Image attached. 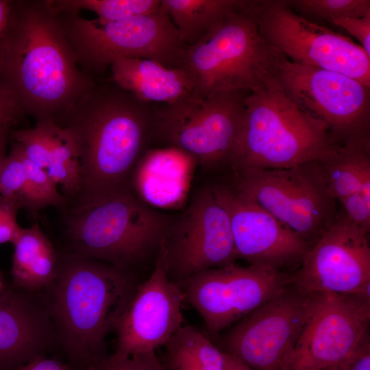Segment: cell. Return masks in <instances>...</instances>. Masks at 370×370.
<instances>
[{"instance_id": "cell-1", "label": "cell", "mask_w": 370, "mask_h": 370, "mask_svg": "<svg viewBox=\"0 0 370 370\" xmlns=\"http://www.w3.org/2000/svg\"><path fill=\"white\" fill-rule=\"evenodd\" d=\"M155 103L97 79L56 123L68 134L80 168L81 189L67 207L132 189L133 173L154 140Z\"/></svg>"}, {"instance_id": "cell-2", "label": "cell", "mask_w": 370, "mask_h": 370, "mask_svg": "<svg viewBox=\"0 0 370 370\" xmlns=\"http://www.w3.org/2000/svg\"><path fill=\"white\" fill-rule=\"evenodd\" d=\"M97 80L77 64L49 0H14L0 84L25 116L56 123Z\"/></svg>"}, {"instance_id": "cell-3", "label": "cell", "mask_w": 370, "mask_h": 370, "mask_svg": "<svg viewBox=\"0 0 370 370\" xmlns=\"http://www.w3.org/2000/svg\"><path fill=\"white\" fill-rule=\"evenodd\" d=\"M138 286L130 272L62 252L54 281L38 293L73 370L97 367L110 355L106 338Z\"/></svg>"}, {"instance_id": "cell-4", "label": "cell", "mask_w": 370, "mask_h": 370, "mask_svg": "<svg viewBox=\"0 0 370 370\" xmlns=\"http://www.w3.org/2000/svg\"><path fill=\"white\" fill-rule=\"evenodd\" d=\"M340 145L321 122L304 113L285 95L275 75L247 94L228 164L234 173L289 168L321 160Z\"/></svg>"}, {"instance_id": "cell-5", "label": "cell", "mask_w": 370, "mask_h": 370, "mask_svg": "<svg viewBox=\"0 0 370 370\" xmlns=\"http://www.w3.org/2000/svg\"><path fill=\"white\" fill-rule=\"evenodd\" d=\"M284 55L262 36L245 1L195 42L186 47L177 68L190 76L193 95L252 92L275 75Z\"/></svg>"}, {"instance_id": "cell-6", "label": "cell", "mask_w": 370, "mask_h": 370, "mask_svg": "<svg viewBox=\"0 0 370 370\" xmlns=\"http://www.w3.org/2000/svg\"><path fill=\"white\" fill-rule=\"evenodd\" d=\"M67 249L64 253L98 260L130 272L168 230L165 218L132 189L62 209Z\"/></svg>"}, {"instance_id": "cell-7", "label": "cell", "mask_w": 370, "mask_h": 370, "mask_svg": "<svg viewBox=\"0 0 370 370\" xmlns=\"http://www.w3.org/2000/svg\"><path fill=\"white\" fill-rule=\"evenodd\" d=\"M56 12L77 64L94 79L105 78L112 63L121 58L149 59L176 68L186 47L162 5L150 14L109 23L79 12Z\"/></svg>"}, {"instance_id": "cell-8", "label": "cell", "mask_w": 370, "mask_h": 370, "mask_svg": "<svg viewBox=\"0 0 370 370\" xmlns=\"http://www.w3.org/2000/svg\"><path fill=\"white\" fill-rule=\"evenodd\" d=\"M231 187L310 247L338 214L336 201L326 188L319 161L284 169H252L234 173Z\"/></svg>"}, {"instance_id": "cell-9", "label": "cell", "mask_w": 370, "mask_h": 370, "mask_svg": "<svg viewBox=\"0 0 370 370\" xmlns=\"http://www.w3.org/2000/svg\"><path fill=\"white\" fill-rule=\"evenodd\" d=\"M249 92L206 97L193 95L170 104H155L154 140L178 149L206 166L227 163L233 153Z\"/></svg>"}, {"instance_id": "cell-10", "label": "cell", "mask_w": 370, "mask_h": 370, "mask_svg": "<svg viewBox=\"0 0 370 370\" xmlns=\"http://www.w3.org/2000/svg\"><path fill=\"white\" fill-rule=\"evenodd\" d=\"M263 38L291 62L337 72L370 87V58L350 38L308 21L287 0H245Z\"/></svg>"}, {"instance_id": "cell-11", "label": "cell", "mask_w": 370, "mask_h": 370, "mask_svg": "<svg viewBox=\"0 0 370 370\" xmlns=\"http://www.w3.org/2000/svg\"><path fill=\"white\" fill-rule=\"evenodd\" d=\"M275 77L285 95L321 122L339 144L370 140V87L337 72L291 62L284 56Z\"/></svg>"}, {"instance_id": "cell-12", "label": "cell", "mask_w": 370, "mask_h": 370, "mask_svg": "<svg viewBox=\"0 0 370 370\" xmlns=\"http://www.w3.org/2000/svg\"><path fill=\"white\" fill-rule=\"evenodd\" d=\"M291 275L233 263L197 272L177 284L185 301L200 314L208 332L216 336L284 292L291 284Z\"/></svg>"}, {"instance_id": "cell-13", "label": "cell", "mask_w": 370, "mask_h": 370, "mask_svg": "<svg viewBox=\"0 0 370 370\" xmlns=\"http://www.w3.org/2000/svg\"><path fill=\"white\" fill-rule=\"evenodd\" d=\"M370 298L317 293L281 370H322L341 364L369 335Z\"/></svg>"}, {"instance_id": "cell-14", "label": "cell", "mask_w": 370, "mask_h": 370, "mask_svg": "<svg viewBox=\"0 0 370 370\" xmlns=\"http://www.w3.org/2000/svg\"><path fill=\"white\" fill-rule=\"evenodd\" d=\"M316 294L291 284L226 330L221 337L224 352L256 370H281Z\"/></svg>"}, {"instance_id": "cell-15", "label": "cell", "mask_w": 370, "mask_h": 370, "mask_svg": "<svg viewBox=\"0 0 370 370\" xmlns=\"http://www.w3.org/2000/svg\"><path fill=\"white\" fill-rule=\"evenodd\" d=\"M291 284L309 293L370 298L369 232L354 223L341 210L292 273Z\"/></svg>"}, {"instance_id": "cell-16", "label": "cell", "mask_w": 370, "mask_h": 370, "mask_svg": "<svg viewBox=\"0 0 370 370\" xmlns=\"http://www.w3.org/2000/svg\"><path fill=\"white\" fill-rule=\"evenodd\" d=\"M169 278L178 283L193 274L235 263L238 258L230 218L212 188L197 194L164 238Z\"/></svg>"}, {"instance_id": "cell-17", "label": "cell", "mask_w": 370, "mask_h": 370, "mask_svg": "<svg viewBox=\"0 0 370 370\" xmlns=\"http://www.w3.org/2000/svg\"><path fill=\"white\" fill-rule=\"evenodd\" d=\"M164 238L152 273L138 285L116 323L113 358L155 352L183 325L185 298L179 284L168 275Z\"/></svg>"}, {"instance_id": "cell-18", "label": "cell", "mask_w": 370, "mask_h": 370, "mask_svg": "<svg viewBox=\"0 0 370 370\" xmlns=\"http://www.w3.org/2000/svg\"><path fill=\"white\" fill-rule=\"evenodd\" d=\"M212 189L228 214L238 258L281 273L299 268L310 248L305 241L231 186Z\"/></svg>"}, {"instance_id": "cell-19", "label": "cell", "mask_w": 370, "mask_h": 370, "mask_svg": "<svg viewBox=\"0 0 370 370\" xmlns=\"http://www.w3.org/2000/svg\"><path fill=\"white\" fill-rule=\"evenodd\" d=\"M56 347L54 326L40 294L5 284L0 293V370H16Z\"/></svg>"}, {"instance_id": "cell-20", "label": "cell", "mask_w": 370, "mask_h": 370, "mask_svg": "<svg viewBox=\"0 0 370 370\" xmlns=\"http://www.w3.org/2000/svg\"><path fill=\"white\" fill-rule=\"evenodd\" d=\"M10 140L17 143L25 157L45 170L67 198L78 195L80 168L67 132L54 122H37L32 127L13 130Z\"/></svg>"}, {"instance_id": "cell-21", "label": "cell", "mask_w": 370, "mask_h": 370, "mask_svg": "<svg viewBox=\"0 0 370 370\" xmlns=\"http://www.w3.org/2000/svg\"><path fill=\"white\" fill-rule=\"evenodd\" d=\"M110 79L139 99L170 104L193 95V85L181 68H168L149 59L121 58L110 66Z\"/></svg>"}, {"instance_id": "cell-22", "label": "cell", "mask_w": 370, "mask_h": 370, "mask_svg": "<svg viewBox=\"0 0 370 370\" xmlns=\"http://www.w3.org/2000/svg\"><path fill=\"white\" fill-rule=\"evenodd\" d=\"M12 284L30 293H40L56 279L60 254L36 222L21 228L12 244Z\"/></svg>"}, {"instance_id": "cell-23", "label": "cell", "mask_w": 370, "mask_h": 370, "mask_svg": "<svg viewBox=\"0 0 370 370\" xmlns=\"http://www.w3.org/2000/svg\"><path fill=\"white\" fill-rule=\"evenodd\" d=\"M319 162L326 188L336 201L358 193L370 204V140L342 144Z\"/></svg>"}, {"instance_id": "cell-24", "label": "cell", "mask_w": 370, "mask_h": 370, "mask_svg": "<svg viewBox=\"0 0 370 370\" xmlns=\"http://www.w3.org/2000/svg\"><path fill=\"white\" fill-rule=\"evenodd\" d=\"M187 47L200 39L238 6L240 0H160Z\"/></svg>"}, {"instance_id": "cell-25", "label": "cell", "mask_w": 370, "mask_h": 370, "mask_svg": "<svg viewBox=\"0 0 370 370\" xmlns=\"http://www.w3.org/2000/svg\"><path fill=\"white\" fill-rule=\"evenodd\" d=\"M166 370H223L224 352L197 328L182 325L164 344Z\"/></svg>"}, {"instance_id": "cell-26", "label": "cell", "mask_w": 370, "mask_h": 370, "mask_svg": "<svg viewBox=\"0 0 370 370\" xmlns=\"http://www.w3.org/2000/svg\"><path fill=\"white\" fill-rule=\"evenodd\" d=\"M56 11L80 12L88 10L102 23L116 22L157 12L160 0H49Z\"/></svg>"}, {"instance_id": "cell-27", "label": "cell", "mask_w": 370, "mask_h": 370, "mask_svg": "<svg viewBox=\"0 0 370 370\" xmlns=\"http://www.w3.org/2000/svg\"><path fill=\"white\" fill-rule=\"evenodd\" d=\"M24 157L27 181L23 208L34 217H36L40 210L48 206L60 210L64 208L67 199L61 193L58 185L45 170L29 160L25 155Z\"/></svg>"}, {"instance_id": "cell-28", "label": "cell", "mask_w": 370, "mask_h": 370, "mask_svg": "<svg viewBox=\"0 0 370 370\" xmlns=\"http://www.w3.org/2000/svg\"><path fill=\"white\" fill-rule=\"evenodd\" d=\"M296 12L310 14L328 22L339 18H360L370 13L369 0H287Z\"/></svg>"}, {"instance_id": "cell-29", "label": "cell", "mask_w": 370, "mask_h": 370, "mask_svg": "<svg viewBox=\"0 0 370 370\" xmlns=\"http://www.w3.org/2000/svg\"><path fill=\"white\" fill-rule=\"evenodd\" d=\"M10 141V152L0 171V195L15 201L21 209L27 181L25 157L20 146Z\"/></svg>"}, {"instance_id": "cell-30", "label": "cell", "mask_w": 370, "mask_h": 370, "mask_svg": "<svg viewBox=\"0 0 370 370\" xmlns=\"http://www.w3.org/2000/svg\"><path fill=\"white\" fill-rule=\"evenodd\" d=\"M98 370H166L155 352L135 354L123 358L110 355L97 367Z\"/></svg>"}, {"instance_id": "cell-31", "label": "cell", "mask_w": 370, "mask_h": 370, "mask_svg": "<svg viewBox=\"0 0 370 370\" xmlns=\"http://www.w3.org/2000/svg\"><path fill=\"white\" fill-rule=\"evenodd\" d=\"M20 209L15 201L0 195V245L13 244L18 238L22 228L16 219Z\"/></svg>"}, {"instance_id": "cell-32", "label": "cell", "mask_w": 370, "mask_h": 370, "mask_svg": "<svg viewBox=\"0 0 370 370\" xmlns=\"http://www.w3.org/2000/svg\"><path fill=\"white\" fill-rule=\"evenodd\" d=\"M342 210L356 225L369 232L370 204H368L360 193H354L341 201Z\"/></svg>"}, {"instance_id": "cell-33", "label": "cell", "mask_w": 370, "mask_h": 370, "mask_svg": "<svg viewBox=\"0 0 370 370\" xmlns=\"http://www.w3.org/2000/svg\"><path fill=\"white\" fill-rule=\"evenodd\" d=\"M331 23L342 27L354 36L370 58V13L360 18H336Z\"/></svg>"}, {"instance_id": "cell-34", "label": "cell", "mask_w": 370, "mask_h": 370, "mask_svg": "<svg viewBox=\"0 0 370 370\" xmlns=\"http://www.w3.org/2000/svg\"><path fill=\"white\" fill-rule=\"evenodd\" d=\"M25 116L0 84V133L11 132Z\"/></svg>"}, {"instance_id": "cell-35", "label": "cell", "mask_w": 370, "mask_h": 370, "mask_svg": "<svg viewBox=\"0 0 370 370\" xmlns=\"http://www.w3.org/2000/svg\"><path fill=\"white\" fill-rule=\"evenodd\" d=\"M339 365L343 370H370L369 335Z\"/></svg>"}, {"instance_id": "cell-36", "label": "cell", "mask_w": 370, "mask_h": 370, "mask_svg": "<svg viewBox=\"0 0 370 370\" xmlns=\"http://www.w3.org/2000/svg\"><path fill=\"white\" fill-rule=\"evenodd\" d=\"M14 10V0H0V66L12 22Z\"/></svg>"}, {"instance_id": "cell-37", "label": "cell", "mask_w": 370, "mask_h": 370, "mask_svg": "<svg viewBox=\"0 0 370 370\" xmlns=\"http://www.w3.org/2000/svg\"><path fill=\"white\" fill-rule=\"evenodd\" d=\"M16 370H73L68 362L47 356H40Z\"/></svg>"}, {"instance_id": "cell-38", "label": "cell", "mask_w": 370, "mask_h": 370, "mask_svg": "<svg viewBox=\"0 0 370 370\" xmlns=\"http://www.w3.org/2000/svg\"><path fill=\"white\" fill-rule=\"evenodd\" d=\"M223 370H256L235 356L224 352Z\"/></svg>"}, {"instance_id": "cell-39", "label": "cell", "mask_w": 370, "mask_h": 370, "mask_svg": "<svg viewBox=\"0 0 370 370\" xmlns=\"http://www.w3.org/2000/svg\"><path fill=\"white\" fill-rule=\"evenodd\" d=\"M10 132L0 133V171L6 156V147L9 141Z\"/></svg>"}, {"instance_id": "cell-40", "label": "cell", "mask_w": 370, "mask_h": 370, "mask_svg": "<svg viewBox=\"0 0 370 370\" xmlns=\"http://www.w3.org/2000/svg\"><path fill=\"white\" fill-rule=\"evenodd\" d=\"M5 286V284L4 282L3 275L1 271L0 270V293L3 291Z\"/></svg>"}, {"instance_id": "cell-41", "label": "cell", "mask_w": 370, "mask_h": 370, "mask_svg": "<svg viewBox=\"0 0 370 370\" xmlns=\"http://www.w3.org/2000/svg\"><path fill=\"white\" fill-rule=\"evenodd\" d=\"M322 370H343L340 365L330 367Z\"/></svg>"}, {"instance_id": "cell-42", "label": "cell", "mask_w": 370, "mask_h": 370, "mask_svg": "<svg viewBox=\"0 0 370 370\" xmlns=\"http://www.w3.org/2000/svg\"><path fill=\"white\" fill-rule=\"evenodd\" d=\"M86 370H98V369L97 367H92V368H88Z\"/></svg>"}]
</instances>
